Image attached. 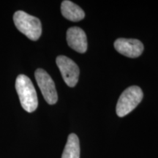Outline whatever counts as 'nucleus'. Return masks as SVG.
<instances>
[{"label":"nucleus","mask_w":158,"mask_h":158,"mask_svg":"<svg viewBox=\"0 0 158 158\" xmlns=\"http://www.w3.org/2000/svg\"><path fill=\"white\" fill-rule=\"evenodd\" d=\"M15 89L22 108L29 113L34 112L38 106V100L34 85L29 77L19 75L15 81Z\"/></svg>","instance_id":"1"},{"label":"nucleus","mask_w":158,"mask_h":158,"mask_svg":"<svg viewBox=\"0 0 158 158\" xmlns=\"http://www.w3.org/2000/svg\"><path fill=\"white\" fill-rule=\"evenodd\" d=\"M13 21L16 28L29 40L36 41L42 34V24L37 17L19 10L13 15Z\"/></svg>","instance_id":"2"},{"label":"nucleus","mask_w":158,"mask_h":158,"mask_svg":"<svg viewBox=\"0 0 158 158\" xmlns=\"http://www.w3.org/2000/svg\"><path fill=\"white\" fill-rule=\"evenodd\" d=\"M143 94L141 89L138 86H132L126 89L118 98L116 104V114L124 117L137 107L141 102Z\"/></svg>","instance_id":"3"},{"label":"nucleus","mask_w":158,"mask_h":158,"mask_svg":"<svg viewBox=\"0 0 158 158\" xmlns=\"http://www.w3.org/2000/svg\"><path fill=\"white\" fill-rule=\"evenodd\" d=\"M35 77L45 101L50 105L56 103L58 100V94L54 81L48 73L39 68L35 71Z\"/></svg>","instance_id":"4"},{"label":"nucleus","mask_w":158,"mask_h":158,"mask_svg":"<svg viewBox=\"0 0 158 158\" xmlns=\"http://www.w3.org/2000/svg\"><path fill=\"white\" fill-rule=\"evenodd\" d=\"M56 62L65 84L70 87H74L78 81L80 73L78 65L66 56H58Z\"/></svg>","instance_id":"5"},{"label":"nucleus","mask_w":158,"mask_h":158,"mask_svg":"<svg viewBox=\"0 0 158 158\" xmlns=\"http://www.w3.org/2000/svg\"><path fill=\"white\" fill-rule=\"evenodd\" d=\"M114 48L119 54L130 58H137L143 51V45L137 39L118 38L114 42Z\"/></svg>","instance_id":"6"},{"label":"nucleus","mask_w":158,"mask_h":158,"mask_svg":"<svg viewBox=\"0 0 158 158\" xmlns=\"http://www.w3.org/2000/svg\"><path fill=\"white\" fill-rule=\"evenodd\" d=\"M67 41L71 48L80 54H84L87 50V37L80 27H73L68 29Z\"/></svg>","instance_id":"7"},{"label":"nucleus","mask_w":158,"mask_h":158,"mask_svg":"<svg viewBox=\"0 0 158 158\" xmlns=\"http://www.w3.org/2000/svg\"><path fill=\"white\" fill-rule=\"evenodd\" d=\"M61 12L65 19L77 22L84 19L85 13L78 5L69 0H64L61 5Z\"/></svg>","instance_id":"8"},{"label":"nucleus","mask_w":158,"mask_h":158,"mask_svg":"<svg viewBox=\"0 0 158 158\" xmlns=\"http://www.w3.org/2000/svg\"><path fill=\"white\" fill-rule=\"evenodd\" d=\"M62 158H80V143L76 134L69 135Z\"/></svg>","instance_id":"9"}]
</instances>
